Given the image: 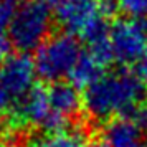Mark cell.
<instances>
[{
  "mask_svg": "<svg viewBox=\"0 0 147 147\" xmlns=\"http://www.w3.org/2000/svg\"><path fill=\"white\" fill-rule=\"evenodd\" d=\"M53 13L65 33L81 36L83 32L102 15V10L99 0H56Z\"/></svg>",
  "mask_w": 147,
  "mask_h": 147,
  "instance_id": "8992f818",
  "label": "cell"
},
{
  "mask_svg": "<svg viewBox=\"0 0 147 147\" xmlns=\"http://www.w3.org/2000/svg\"><path fill=\"white\" fill-rule=\"evenodd\" d=\"M132 69L139 74L144 81H147V55H146V58H144V60H140L139 63L132 68Z\"/></svg>",
  "mask_w": 147,
  "mask_h": 147,
  "instance_id": "2e32d148",
  "label": "cell"
},
{
  "mask_svg": "<svg viewBox=\"0 0 147 147\" xmlns=\"http://www.w3.org/2000/svg\"><path fill=\"white\" fill-rule=\"evenodd\" d=\"M99 2H101V10L106 17H111L117 10V0H99Z\"/></svg>",
  "mask_w": 147,
  "mask_h": 147,
  "instance_id": "9a60e30c",
  "label": "cell"
},
{
  "mask_svg": "<svg viewBox=\"0 0 147 147\" xmlns=\"http://www.w3.org/2000/svg\"><path fill=\"white\" fill-rule=\"evenodd\" d=\"M81 53V45L74 35L65 32L55 35L36 50V74L47 83H60L69 76Z\"/></svg>",
  "mask_w": 147,
  "mask_h": 147,
  "instance_id": "3957f363",
  "label": "cell"
},
{
  "mask_svg": "<svg viewBox=\"0 0 147 147\" xmlns=\"http://www.w3.org/2000/svg\"><path fill=\"white\" fill-rule=\"evenodd\" d=\"M12 40H10V35H8L7 28L0 27V60H5L10 56V51H12Z\"/></svg>",
  "mask_w": 147,
  "mask_h": 147,
  "instance_id": "5bb4252c",
  "label": "cell"
},
{
  "mask_svg": "<svg viewBox=\"0 0 147 147\" xmlns=\"http://www.w3.org/2000/svg\"><path fill=\"white\" fill-rule=\"evenodd\" d=\"M147 101V81L134 69L104 73L84 89L83 106L96 121L122 117L134 106Z\"/></svg>",
  "mask_w": 147,
  "mask_h": 147,
  "instance_id": "6da1fadb",
  "label": "cell"
},
{
  "mask_svg": "<svg viewBox=\"0 0 147 147\" xmlns=\"http://www.w3.org/2000/svg\"><path fill=\"white\" fill-rule=\"evenodd\" d=\"M104 74V66L99 65L88 51H83L80 60L76 61L73 71L69 73L68 80L78 89H86L89 84H93L99 76Z\"/></svg>",
  "mask_w": 147,
  "mask_h": 147,
  "instance_id": "9c48e42d",
  "label": "cell"
},
{
  "mask_svg": "<svg viewBox=\"0 0 147 147\" xmlns=\"http://www.w3.org/2000/svg\"><path fill=\"white\" fill-rule=\"evenodd\" d=\"M117 8L129 18H147V0H117Z\"/></svg>",
  "mask_w": 147,
  "mask_h": 147,
  "instance_id": "8fae6325",
  "label": "cell"
},
{
  "mask_svg": "<svg viewBox=\"0 0 147 147\" xmlns=\"http://www.w3.org/2000/svg\"><path fill=\"white\" fill-rule=\"evenodd\" d=\"M122 117H126L132 122L134 126H137L142 132H147V101L140 102L137 106H134L127 114H124Z\"/></svg>",
  "mask_w": 147,
  "mask_h": 147,
  "instance_id": "7c38bea8",
  "label": "cell"
},
{
  "mask_svg": "<svg viewBox=\"0 0 147 147\" xmlns=\"http://www.w3.org/2000/svg\"><path fill=\"white\" fill-rule=\"evenodd\" d=\"M48 99H50L53 113L66 124H69L80 114L81 106H83L80 89L66 81L53 83L48 88Z\"/></svg>",
  "mask_w": 147,
  "mask_h": 147,
  "instance_id": "52a82bcc",
  "label": "cell"
},
{
  "mask_svg": "<svg viewBox=\"0 0 147 147\" xmlns=\"http://www.w3.org/2000/svg\"><path fill=\"white\" fill-rule=\"evenodd\" d=\"M142 131L126 117H116L109 121L102 132V140L107 147H140Z\"/></svg>",
  "mask_w": 147,
  "mask_h": 147,
  "instance_id": "ba28073f",
  "label": "cell"
},
{
  "mask_svg": "<svg viewBox=\"0 0 147 147\" xmlns=\"http://www.w3.org/2000/svg\"><path fill=\"white\" fill-rule=\"evenodd\" d=\"M30 147H89L84 142V137L78 132H51L40 136L30 144Z\"/></svg>",
  "mask_w": 147,
  "mask_h": 147,
  "instance_id": "30bf717a",
  "label": "cell"
},
{
  "mask_svg": "<svg viewBox=\"0 0 147 147\" xmlns=\"http://www.w3.org/2000/svg\"><path fill=\"white\" fill-rule=\"evenodd\" d=\"M8 111H10V102H8L7 96L3 94V91H2V84H0V113L2 114H8Z\"/></svg>",
  "mask_w": 147,
  "mask_h": 147,
  "instance_id": "e0dca14e",
  "label": "cell"
},
{
  "mask_svg": "<svg viewBox=\"0 0 147 147\" xmlns=\"http://www.w3.org/2000/svg\"><path fill=\"white\" fill-rule=\"evenodd\" d=\"M111 48L114 61L136 66L147 55V18H121L111 23Z\"/></svg>",
  "mask_w": 147,
  "mask_h": 147,
  "instance_id": "277c9868",
  "label": "cell"
},
{
  "mask_svg": "<svg viewBox=\"0 0 147 147\" xmlns=\"http://www.w3.org/2000/svg\"><path fill=\"white\" fill-rule=\"evenodd\" d=\"M36 76L35 60L28 55L17 53L3 60V65L0 66V84L10 102V111L30 94L35 88Z\"/></svg>",
  "mask_w": 147,
  "mask_h": 147,
  "instance_id": "5b68a950",
  "label": "cell"
},
{
  "mask_svg": "<svg viewBox=\"0 0 147 147\" xmlns=\"http://www.w3.org/2000/svg\"><path fill=\"white\" fill-rule=\"evenodd\" d=\"M53 7L48 0H23L8 25V35L18 53L36 51L50 38Z\"/></svg>",
  "mask_w": 147,
  "mask_h": 147,
  "instance_id": "7a4b0ae2",
  "label": "cell"
},
{
  "mask_svg": "<svg viewBox=\"0 0 147 147\" xmlns=\"http://www.w3.org/2000/svg\"><path fill=\"white\" fill-rule=\"evenodd\" d=\"M89 147H107L104 144V140H99V142H93V144H89Z\"/></svg>",
  "mask_w": 147,
  "mask_h": 147,
  "instance_id": "ac0fdd59",
  "label": "cell"
},
{
  "mask_svg": "<svg viewBox=\"0 0 147 147\" xmlns=\"http://www.w3.org/2000/svg\"><path fill=\"white\" fill-rule=\"evenodd\" d=\"M140 147H147V144H142V146H140Z\"/></svg>",
  "mask_w": 147,
  "mask_h": 147,
  "instance_id": "d6986e66",
  "label": "cell"
},
{
  "mask_svg": "<svg viewBox=\"0 0 147 147\" xmlns=\"http://www.w3.org/2000/svg\"><path fill=\"white\" fill-rule=\"evenodd\" d=\"M22 2L23 0H0V27L2 28H8Z\"/></svg>",
  "mask_w": 147,
  "mask_h": 147,
  "instance_id": "4fadbf2b",
  "label": "cell"
}]
</instances>
